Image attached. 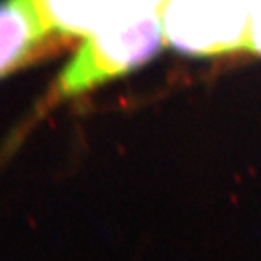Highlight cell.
Here are the masks:
<instances>
[{"label": "cell", "mask_w": 261, "mask_h": 261, "mask_svg": "<svg viewBox=\"0 0 261 261\" xmlns=\"http://www.w3.org/2000/svg\"><path fill=\"white\" fill-rule=\"evenodd\" d=\"M164 41L161 13L110 24L88 35L60 72L50 101L82 95L142 66Z\"/></svg>", "instance_id": "6da1fadb"}, {"label": "cell", "mask_w": 261, "mask_h": 261, "mask_svg": "<svg viewBox=\"0 0 261 261\" xmlns=\"http://www.w3.org/2000/svg\"><path fill=\"white\" fill-rule=\"evenodd\" d=\"M164 40L182 54L216 55L249 46V10L242 0H165Z\"/></svg>", "instance_id": "7a4b0ae2"}, {"label": "cell", "mask_w": 261, "mask_h": 261, "mask_svg": "<svg viewBox=\"0 0 261 261\" xmlns=\"http://www.w3.org/2000/svg\"><path fill=\"white\" fill-rule=\"evenodd\" d=\"M60 43L41 21L35 0H0V79Z\"/></svg>", "instance_id": "3957f363"}, {"label": "cell", "mask_w": 261, "mask_h": 261, "mask_svg": "<svg viewBox=\"0 0 261 261\" xmlns=\"http://www.w3.org/2000/svg\"><path fill=\"white\" fill-rule=\"evenodd\" d=\"M82 10L90 35L110 24L161 13L165 0H74Z\"/></svg>", "instance_id": "277c9868"}, {"label": "cell", "mask_w": 261, "mask_h": 261, "mask_svg": "<svg viewBox=\"0 0 261 261\" xmlns=\"http://www.w3.org/2000/svg\"><path fill=\"white\" fill-rule=\"evenodd\" d=\"M249 10V46L247 49L261 54V0H242Z\"/></svg>", "instance_id": "5b68a950"}]
</instances>
